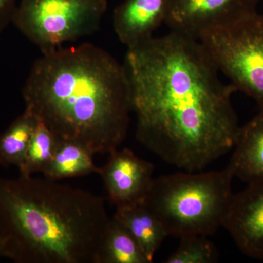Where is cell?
<instances>
[{
    "label": "cell",
    "instance_id": "3",
    "mask_svg": "<svg viewBox=\"0 0 263 263\" xmlns=\"http://www.w3.org/2000/svg\"><path fill=\"white\" fill-rule=\"evenodd\" d=\"M110 219L100 195L46 178L0 177V257L100 263Z\"/></svg>",
    "mask_w": 263,
    "mask_h": 263
},
{
    "label": "cell",
    "instance_id": "2",
    "mask_svg": "<svg viewBox=\"0 0 263 263\" xmlns=\"http://www.w3.org/2000/svg\"><path fill=\"white\" fill-rule=\"evenodd\" d=\"M28 109L60 140L110 154L127 136L132 112L127 72L91 43L42 53L22 89Z\"/></svg>",
    "mask_w": 263,
    "mask_h": 263
},
{
    "label": "cell",
    "instance_id": "1",
    "mask_svg": "<svg viewBox=\"0 0 263 263\" xmlns=\"http://www.w3.org/2000/svg\"><path fill=\"white\" fill-rule=\"evenodd\" d=\"M124 68L138 141L167 163L202 171L234 148L232 95L195 38L172 32L127 48Z\"/></svg>",
    "mask_w": 263,
    "mask_h": 263
},
{
    "label": "cell",
    "instance_id": "16",
    "mask_svg": "<svg viewBox=\"0 0 263 263\" xmlns=\"http://www.w3.org/2000/svg\"><path fill=\"white\" fill-rule=\"evenodd\" d=\"M60 140L46 126L38 120L23 163L19 167L22 176L43 173L50 163Z\"/></svg>",
    "mask_w": 263,
    "mask_h": 263
},
{
    "label": "cell",
    "instance_id": "10",
    "mask_svg": "<svg viewBox=\"0 0 263 263\" xmlns=\"http://www.w3.org/2000/svg\"><path fill=\"white\" fill-rule=\"evenodd\" d=\"M169 0H125L114 11V27L119 41L127 48L154 37L165 22Z\"/></svg>",
    "mask_w": 263,
    "mask_h": 263
},
{
    "label": "cell",
    "instance_id": "7",
    "mask_svg": "<svg viewBox=\"0 0 263 263\" xmlns=\"http://www.w3.org/2000/svg\"><path fill=\"white\" fill-rule=\"evenodd\" d=\"M261 0H169L165 22L172 32L199 39L213 29L257 13Z\"/></svg>",
    "mask_w": 263,
    "mask_h": 263
},
{
    "label": "cell",
    "instance_id": "9",
    "mask_svg": "<svg viewBox=\"0 0 263 263\" xmlns=\"http://www.w3.org/2000/svg\"><path fill=\"white\" fill-rule=\"evenodd\" d=\"M222 227L243 254L263 260V179L233 195Z\"/></svg>",
    "mask_w": 263,
    "mask_h": 263
},
{
    "label": "cell",
    "instance_id": "12",
    "mask_svg": "<svg viewBox=\"0 0 263 263\" xmlns=\"http://www.w3.org/2000/svg\"><path fill=\"white\" fill-rule=\"evenodd\" d=\"M114 217L129 230L150 263L153 262L156 252L169 235L146 202L117 208Z\"/></svg>",
    "mask_w": 263,
    "mask_h": 263
},
{
    "label": "cell",
    "instance_id": "11",
    "mask_svg": "<svg viewBox=\"0 0 263 263\" xmlns=\"http://www.w3.org/2000/svg\"><path fill=\"white\" fill-rule=\"evenodd\" d=\"M228 167L234 177L247 183L263 179V109L240 128Z\"/></svg>",
    "mask_w": 263,
    "mask_h": 263
},
{
    "label": "cell",
    "instance_id": "17",
    "mask_svg": "<svg viewBox=\"0 0 263 263\" xmlns=\"http://www.w3.org/2000/svg\"><path fill=\"white\" fill-rule=\"evenodd\" d=\"M177 249L164 260L165 263H212L218 260L217 249L203 235L180 238Z\"/></svg>",
    "mask_w": 263,
    "mask_h": 263
},
{
    "label": "cell",
    "instance_id": "4",
    "mask_svg": "<svg viewBox=\"0 0 263 263\" xmlns=\"http://www.w3.org/2000/svg\"><path fill=\"white\" fill-rule=\"evenodd\" d=\"M233 178L228 167L160 176L154 179L145 202L168 235L207 237L223 226L234 195Z\"/></svg>",
    "mask_w": 263,
    "mask_h": 263
},
{
    "label": "cell",
    "instance_id": "13",
    "mask_svg": "<svg viewBox=\"0 0 263 263\" xmlns=\"http://www.w3.org/2000/svg\"><path fill=\"white\" fill-rule=\"evenodd\" d=\"M94 154L80 143L60 140L53 158L43 171L46 179L60 181L91 174H99Z\"/></svg>",
    "mask_w": 263,
    "mask_h": 263
},
{
    "label": "cell",
    "instance_id": "18",
    "mask_svg": "<svg viewBox=\"0 0 263 263\" xmlns=\"http://www.w3.org/2000/svg\"><path fill=\"white\" fill-rule=\"evenodd\" d=\"M17 5V0H0V34L12 23Z\"/></svg>",
    "mask_w": 263,
    "mask_h": 263
},
{
    "label": "cell",
    "instance_id": "15",
    "mask_svg": "<svg viewBox=\"0 0 263 263\" xmlns=\"http://www.w3.org/2000/svg\"><path fill=\"white\" fill-rule=\"evenodd\" d=\"M100 263H150L134 237L112 217L104 235Z\"/></svg>",
    "mask_w": 263,
    "mask_h": 263
},
{
    "label": "cell",
    "instance_id": "14",
    "mask_svg": "<svg viewBox=\"0 0 263 263\" xmlns=\"http://www.w3.org/2000/svg\"><path fill=\"white\" fill-rule=\"evenodd\" d=\"M38 124V119L25 108L0 136V166L20 167Z\"/></svg>",
    "mask_w": 263,
    "mask_h": 263
},
{
    "label": "cell",
    "instance_id": "8",
    "mask_svg": "<svg viewBox=\"0 0 263 263\" xmlns=\"http://www.w3.org/2000/svg\"><path fill=\"white\" fill-rule=\"evenodd\" d=\"M109 155L108 162L98 174L108 200L117 209L145 201L155 179V165L139 158L129 148H117Z\"/></svg>",
    "mask_w": 263,
    "mask_h": 263
},
{
    "label": "cell",
    "instance_id": "6",
    "mask_svg": "<svg viewBox=\"0 0 263 263\" xmlns=\"http://www.w3.org/2000/svg\"><path fill=\"white\" fill-rule=\"evenodd\" d=\"M219 72L263 109V14L213 29L199 37Z\"/></svg>",
    "mask_w": 263,
    "mask_h": 263
},
{
    "label": "cell",
    "instance_id": "5",
    "mask_svg": "<svg viewBox=\"0 0 263 263\" xmlns=\"http://www.w3.org/2000/svg\"><path fill=\"white\" fill-rule=\"evenodd\" d=\"M107 0H20L12 23L42 53L98 32Z\"/></svg>",
    "mask_w": 263,
    "mask_h": 263
}]
</instances>
